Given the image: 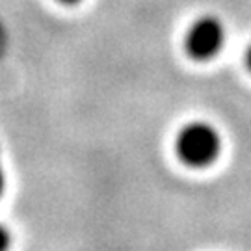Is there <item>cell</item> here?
<instances>
[{
  "mask_svg": "<svg viewBox=\"0 0 251 251\" xmlns=\"http://www.w3.org/2000/svg\"><path fill=\"white\" fill-rule=\"evenodd\" d=\"M222 138L212 125L194 121L182 126L177 136V152L184 164L192 168H205L220 156Z\"/></svg>",
  "mask_w": 251,
  "mask_h": 251,
  "instance_id": "cell-1",
  "label": "cell"
},
{
  "mask_svg": "<svg viewBox=\"0 0 251 251\" xmlns=\"http://www.w3.org/2000/svg\"><path fill=\"white\" fill-rule=\"evenodd\" d=\"M225 43V28L212 15L198 19L186 34V50L196 60H210L222 50Z\"/></svg>",
  "mask_w": 251,
  "mask_h": 251,
  "instance_id": "cell-2",
  "label": "cell"
},
{
  "mask_svg": "<svg viewBox=\"0 0 251 251\" xmlns=\"http://www.w3.org/2000/svg\"><path fill=\"white\" fill-rule=\"evenodd\" d=\"M9 246H11V234L4 225H0V251H9Z\"/></svg>",
  "mask_w": 251,
  "mask_h": 251,
  "instance_id": "cell-3",
  "label": "cell"
},
{
  "mask_svg": "<svg viewBox=\"0 0 251 251\" xmlns=\"http://www.w3.org/2000/svg\"><path fill=\"white\" fill-rule=\"evenodd\" d=\"M4 188H6V177H4L2 168H0V198H2V194H4Z\"/></svg>",
  "mask_w": 251,
  "mask_h": 251,
  "instance_id": "cell-4",
  "label": "cell"
},
{
  "mask_svg": "<svg viewBox=\"0 0 251 251\" xmlns=\"http://www.w3.org/2000/svg\"><path fill=\"white\" fill-rule=\"evenodd\" d=\"M246 63H248V67L251 69V45L248 49V52H246Z\"/></svg>",
  "mask_w": 251,
  "mask_h": 251,
  "instance_id": "cell-5",
  "label": "cell"
},
{
  "mask_svg": "<svg viewBox=\"0 0 251 251\" xmlns=\"http://www.w3.org/2000/svg\"><path fill=\"white\" fill-rule=\"evenodd\" d=\"M62 2H67V4H75V2H78V0H62Z\"/></svg>",
  "mask_w": 251,
  "mask_h": 251,
  "instance_id": "cell-6",
  "label": "cell"
}]
</instances>
